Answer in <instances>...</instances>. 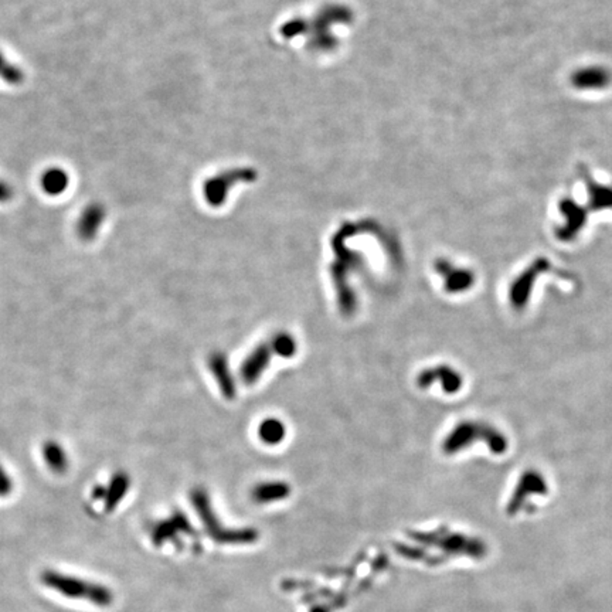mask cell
I'll return each mask as SVG.
<instances>
[{"mask_svg":"<svg viewBox=\"0 0 612 612\" xmlns=\"http://www.w3.org/2000/svg\"><path fill=\"white\" fill-rule=\"evenodd\" d=\"M42 583L64 597L85 599L97 606H110L114 601V595L108 587L53 570L42 572Z\"/></svg>","mask_w":612,"mask_h":612,"instance_id":"cell-1","label":"cell"},{"mask_svg":"<svg viewBox=\"0 0 612 612\" xmlns=\"http://www.w3.org/2000/svg\"><path fill=\"white\" fill-rule=\"evenodd\" d=\"M106 207L101 201L88 203L76 222V234L80 241L91 242L97 238L106 220Z\"/></svg>","mask_w":612,"mask_h":612,"instance_id":"cell-2","label":"cell"},{"mask_svg":"<svg viewBox=\"0 0 612 612\" xmlns=\"http://www.w3.org/2000/svg\"><path fill=\"white\" fill-rule=\"evenodd\" d=\"M131 488V478L126 472H115L110 482L105 486H97L92 490V497L95 500L104 502L105 512H113L118 508L122 499L126 496L128 490Z\"/></svg>","mask_w":612,"mask_h":612,"instance_id":"cell-3","label":"cell"},{"mask_svg":"<svg viewBox=\"0 0 612 612\" xmlns=\"http://www.w3.org/2000/svg\"><path fill=\"white\" fill-rule=\"evenodd\" d=\"M274 356V352L270 346V342L257 346L251 352L241 366V379L245 384H254L265 372L270 365V360Z\"/></svg>","mask_w":612,"mask_h":612,"instance_id":"cell-4","label":"cell"},{"mask_svg":"<svg viewBox=\"0 0 612 612\" xmlns=\"http://www.w3.org/2000/svg\"><path fill=\"white\" fill-rule=\"evenodd\" d=\"M208 367H210L214 379L217 380L219 387H220L222 392L224 394V397L229 400H233L235 397V383L231 376L229 360H227L226 354L222 352L213 353L208 358Z\"/></svg>","mask_w":612,"mask_h":612,"instance_id":"cell-5","label":"cell"},{"mask_svg":"<svg viewBox=\"0 0 612 612\" xmlns=\"http://www.w3.org/2000/svg\"><path fill=\"white\" fill-rule=\"evenodd\" d=\"M69 186V176L65 169L58 166L47 167L40 176V188L44 195L57 197L61 196Z\"/></svg>","mask_w":612,"mask_h":612,"instance_id":"cell-6","label":"cell"},{"mask_svg":"<svg viewBox=\"0 0 612 612\" xmlns=\"http://www.w3.org/2000/svg\"><path fill=\"white\" fill-rule=\"evenodd\" d=\"M40 452H42V458H43L44 465L53 474L61 475L68 470L69 458H68L64 447L60 443H57L54 440L44 441Z\"/></svg>","mask_w":612,"mask_h":612,"instance_id":"cell-7","label":"cell"},{"mask_svg":"<svg viewBox=\"0 0 612 612\" xmlns=\"http://www.w3.org/2000/svg\"><path fill=\"white\" fill-rule=\"evenodd\" d=\"M291 493V488L285 482H264L253 489V499L258 503L275 502Z\"/></svg>","mask_w":612,"mask_h":612,"instance_id":"cell-8","label":"cell"},{"mask_svg":"<svg viewBox=\"0 0 612 612\" xmlns=\"http://www.w3.org/2000/svg\"><path fill=\"white\" fill-rule=\"evenodd\" d=\"M286 436V427L278 418H265L258 425V437L267 445H278Z\"/></svg>","mask_w":612,"mask_h":612,"instance_id":"cell-9","label":"cell"},{"mask_svg":"<svg viewBox=\"0 0 612 612\" xmlns=\"http://www.w3.org/2000/svg\"><path fill=\"white\" fill-rule=\"evenodd\" d=\"M436 379H441V380L444 381V386H445V388H447L448 391L456 390L458 379H456V376H454L452 372L448 370L447 367H438V369H433V370L429 369V370L422 372V373L418 376V379H417L418 387L425 388V387H428V386L431 384V381L436 380Z\"/></svg>","mask_w":612,"mask_h":612,"instance_id":"cell-10","label":"cell"},{"mask_svg":"<svg viewBox=\"0 0 612 612\" xmlns=\"http://www.w3.org/2000/svg\"><path fill=\"white\" fill-rule=\"evenodd\" d=\"M270 346L274 352V356L279 357H292L297 354L298 345L294 336L286 332H279L270 339Z\"/></svg>","mask_w":612,"mask_h":612,"instance_id":"cell-11","label":"cell"},{"mask_svg":"<svg viewBox=\"0 0 612 612\" xmlns=\"http://www.w3.org/2000/svg\"><path fill=\"white\" fill-rule=\"evenodd\" d=\"M0 78H2L6 84L20 85L24 81V71L17 64L8 61L2 69V73H0Z\"/></svg>","mask_w":612,"mask_h":612,"instance_id":"cell-12","label":"cell"},{"mask_svg":"<svg viewBox=\"0 0 612 612\" xmlns=\"http://www.w3.org/2000/svg\"><path fill=\"white\" fill-rule=\"evenodd\" d=\"M13 490V481L0 465V496H8Z\"/></svg>","mask_w":612,"mask_h":612,"instance_id":"cell-13","label":"cell"},{"mask_svg":"<svg viewBox=\"0 0 612 612\" xmlns=\"http://www.w3.org/2000/svg\"><path fill=\"white\" fill-rule=\"evenodd\" d=\"M15 197L13 188L6 182V180L0 179V203H9Z\"/></svg>","mask_w":612,"mask_h":612,"instance_id":"cell-14","label":"cell"},{"mask_svg":"<svg viewBox=\"0 0 612 612\" xmlns=\"http://www.w3.org/2000/svg\"><path fill=\"white\" fill-rule=\"evenodd\" d=\"M6 63H8V60H6V57H5V54L0 51V73H2V69H3V67L6 65Z\"/></svg>","mask_w":612,"mask_h":612,"instance_id":"cell-15","label":"cell"}]
</instances>
